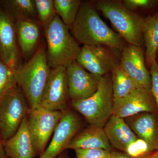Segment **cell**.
<instances>
[{
  "label": "cell",
  "mask_w": 158,
  "mask_h": 158,
  "mask_svg": "<svg viewBox=\"0 0 158 158\" xmlns=\"http://www.w3.org/2000/svg\"><path fill=\"white\" fill-rule=\"evenodd\" d=\"M70 29L76 40L84 45L106 46L121 51L125 47L122 37L108 27L95 6L89 3H82Z\"/></svg>",
  "instance_id": "6da1fadb"
},
{
  "label": "cell",
  "mask_w": 158,
  "mask_h": 158,
  "mask_svg": "<svg viewBox=\"0 0 158 158\" xmlns=\"http://www.w3.org/2000/svg\"><path fill=\"white\" fill-rule=\"evenodd\" d=\"M50 67L44 46L36 51L28 62L14 71L16 85L23 90L31 110L40 105Z\"/></svg>",
  "instance_id": "7a4b0ae2"
},
{
  "label": "cell",
  "mask_w": 158,
  "mask_h": 158,
  "mask_svg": "<svg viewBox=\"0 0 158 158\" xmlns=\"http://www.w3.org/2000/svg\"><path fill=\"white\" fill-rule=\"evenodd\" d=\"M69 29L58 15L45 28L47 58L51 68H66L76 60L81 47Z\"/></svg>",
  "instance_id": "3957f363"
},
{
  "label": "cell",
  "mask_w": 158,
  "mask_h": 158,
  "mask_svg": "<svg viewBox=\"0 0 158 158\" xmlns=\"http://www.w3.org/2000/svg\"><path fill=\"white\" fill-rule=\"evenodd\" d=\"M95 7L129 44L141 47L144 42L142 28L144 18L127 9L121 1L101 0L97 2Z\"/></svg>",
  "instance_id": "277c9868"
},
{
  "label": "cell",
  "mask_w": 158,
  "mask_h": 158,
  "mask_svg": "<svg viewBox=\"0 0 158 158\" xmlns=\"http://www.w3.org/2000/svg\"><path fill=\"white\" fill-rule=\"evenodd\" d=\"M113 102L111 76L109 73L100 77L94 94L86 99L72 102V106L90 125L103 128L112 115Z\"/></svg>",
  "instance_id": "5b68a950"
},
{
  "label": "cell",
  "mask_w": 158,
  "mask_h": 158,
  "mask_svg": "<svg viewBox=\"0 0 158 158\" xmlns=\"http://www.w3.org/2000/svg\"><path fill=\"white\" fill-rule=\"evenodd\" d=\"M30 110L23 90L16 85L0 104V138L2 141H6L14 135Z\"/></svg>",
  "instance_id": "8992f818"
},
{
  "label": "cell",
  "mask_w": 158,
  "mask_h": 158,
  "mask_svg": "<svg viewBox=\"0 0 158 158\" xmlns=\"http://www.w3.org/2000/svg\"><path fill=\"white\" fill-rule=\"evenodd\" d=\"M62 114V112L51 111L40 106L30 109L28 120L37 156H41L47 147L49 140L59 124Z\"/></svg>",
  "instance_id": "52a82bcc"
},
{
  "label": "cell",
  "mask_w": 158,
  "mask_h": 158,
  "mask_svg": "<svg viewBox=\"0 0 158 158\" xmlns=\"http://www.w3.org/2000/svg\"><path fill=\"white\" fill-rule=\"evenodd\" d=\"M69 98L66 67L51 69L40 106L51 111L63 112L67 110Z\"/></svg>",
  "instance_id": "ba28073f"
},
{
  "label": "cell",
  "mask_w": 158,
  "mask_h": 158,
  "mask_svg": "<svg viewBox=\"0 0 158 158\" xmlns=\"http://www.w3.org/2000/svg\"><path fill=\"white\" fill-rule=\"evenodd\" d=\"M81 122L79 116L70 110L62 112V116L53 133L48 146L39 158L59 156L80 131Z\"/></svg>",
  "instance_id": "9c48e42d"
},
{
  "label": "cell",
  "mask_w": 158,
  "mask_h": 158,
  "mask_svg": "<svg viewBox=\"0 0 158 158\" xmlns=\"http://www.w3.org/2000/svg\"><path fill=\"white\" fill-rule=\"evenodd\" d=\"M157 112L151 90L140 87L123 98L114 99L112 115L125 118L144 112Z\"/></svg>",
  "instance_id": "30bf717a"
},
{
  "label": "cell",
  "mask_w": 158,
  "mask_h": 158,
  "mask_svg": "<svg viewBox=\"0 0 158 158\" xmlns=\"http://www.w3.org/2000/svg\"><path fill=\"white\" fill-rule=\"evenodd\" d=\"M76 61L85 70L98 77L111 72L118 63L114 56L102 46L83 45Z\"/></svg>",
  "instance_id": "8fae6325"
},
{
  "label": "cell",
  "mask_w": 158,
  "mask_h": 158,
  "mask_svg": "<svg viewBox=\"0 0 158 158\" xmlns=\"http://www.w3.org/2000/svg\"><path fill=\"white\" fill-rule=\"evenodd\" d=\"M66 71L69 95L72 102L89 98L95 93L100 77L91 74L76 61L69 65Z\"/></svg>",
  "instance_id": "7c38bea8"
},
{
  "label": "cell",
  "mask_w": 158,
  "mask_h": 158,
  "mask_svg": "<svg viewBox=\"0 0 158 158\" xmlns=\"http://www.w3.org/2000/svg\"><path fill=\"white\" fill-rule=\"evenodd\" d=\"M0 59L13 71L21 65L15 23L1 6Z\"/></svg>",
  "instance_id": "4fadbf2b"
},
{
  "label": "cell",
  "mask_w": 158,
  "mask_h": 158,
  "mask_svg": "<svg viewBox=\"0 0 158 158\" xmlns=\"http://www.w3.org/2000/svg\"><path fill=\"white\" fill-rule=\"evenodd\" d=\"M120 64L123 70L140 87L151 90V77L145 64L141 47L128 44L121 51Z\"/></svg>",
  "instance_id": "5bb4252c"
},
{
  "label": "cell",
  "mask_w": 158,
  "mask_h": 158,
  "mask_svg": "<svg viewBox=\"0 0 158 158\" xmlns=\"http://www.w3.org/2000/svg\"><path fill=\"white\" fill-rule=\"evenodd\" d=\"M3 144L6 156L9 158H34L37 156L27 116L23 119L16 133L3 141Z\"/></svg>",
  "instance_id": "9a60e30c"
},
{
  "label": "cell",
  "mask_w": 158,
  "mask_h": 158,
  "mask_svg": "<svg viewBox=\"0 0 158 158\" xmlns=\"http://www.w3.org/2000/svg\"><path fill=\"white\" fill-rule=\"evenodd\" d=\"M124 119L138 138L146 141L153 151H158V112H144Z\"/></svg>",
  "instance_id": "2e32d148"
},
{
  "label": "cell",
  "mask_w": 158,
  "mask_h": 158,
  "mask_svg": "<svg viewBox=\"0 0 158 158\" xmlns=\"http://www.w3.org/2000/svg\"><path fill=\"white\" fill-rule=\"evenodd\" d=\"M20 52L30 59L36 52L40 38V28L35 20L21 19L15 23Z\"/></svg>",
  "instance_id": "e0dca14e"
},
{
  "label": "cell",
  "mask_w": 158,
  "mask_h": 158,
  "mask_svg": "<svg viewBox=\"0 0 158 158\" xmlns=\"http://www.w3.org/2000/svg\"><path fill=\"white\" fill-rule=\"evenodd\" d=\"M111 146L124 152L138 138L124 118L112 115L103 127Z\"/></svg>",
  "instance_id": "ac0fdd59"
},
{
  "label": "cell",
  "mask_w": 158,
  "mask_h": 158,
  "mask_svg": "<svg viewBox=\"0 0 158 158\" xmlns=\"http://www.w3.org/2000/svg\"><path fill=\"white\" fill-rule=\"evenodd\" d=\"M100 148L111 151L112 146L103 128L90 125L73 138L67 149Z\"/></svg>",
  "instance_id": "d6986e66"
},
{
  "label": "cell",
  "mask_w": 158,
  "mask_h": 158,
  "mask_svg": "<svg viewBox=\"0 0 158 158\" xmlns=\"http://www.w3.org/2000/svg\"><path fill=\"white\" fill-rule=\"evenodd\" d=\"M142 28L146 46L145 61L150 66L156 61L158 48V11L144 18Z\"/></svg>",
  "instance_id": "ffe728a7"
},
{
  "label": "cell",
  "mask_w": 158,
  "mask_h": 158,
  "mask_svg": "<svg viewBox=\"0 0 158 158\" xmlns=\"http://www.w3.org/2000/svg\"><path fill=\"white\" fill-rule=\"evenodd\" d=\"M0 3L13 21L37 17L35 0H4Z\"/></svg>",
  "instance_id": "44dd1931"
},
{
  "label": "cell",
  "mask_w": 158,
  "mask_h": 158,
  "mask_svg": "<svg viewBox=\"0 0 158 158\" xmlns=\"http://www.w3.org/2000/svg\"><path fill=\"white\" fill-rule=\"evenodd\" d=\"M111 81L114 99L123 98L140 87L118 63L111 71Z\"/></svg>",
  "instance_id": "7402d4cb"
},
{
  "label": "cell",
  "mask_w": 158,
  "mask_h": 158,
  "mask_svg": "<svg viewBox=\"0 0 158 158\" xmlns=\"http://www.w3.org/2000/svg\"><path fill=\"white\" fill-rule=\"evenodd\" d=\"M54 4L57 15L70 27L76 19L82 2L79 0H54Z\"/></svg>",
  "instance_id": "603a6c76"
},
{
  "label": "cell",
  "mask_w": 158,
  "mask_h": 158,
  "mask_svg": "<svg viewBox=\"0 0 158 158\" xmlns=\"http://www.w3.org/2000/svg\"><path fill=\"white\" fill-rule=\"evenodd\" d=\"M37 17L41 25L45 28L57 15L54 0H35Z\"/></svg>",
  "instance_id": "cb8c5ba5"
},
{
  "label": "cell",
  "mask_w": 158,
  "mask_h": 158,
  "mask_svg": "<svg viewBox=\"0 0 158 158\" xmlns=\"http://www.w3.org/2000/svg\"><path fill=\"white\" fill-rule=\"evenodd\" d=\"M16 85L14 71L0 59V104Z\"/></svg>",
  "instance_id": "d4e9b609"
},
{
  "label": "cell",
  "mask_w": 158,
  "mask_h": 158,
  "mask_svg": "<svg viewBox=\"0 0 158 158\" xmlns=\"http://www.w3.org/2000/svg\"><path fill=\"white\" fill-rule=\"evenodd\" d=\"M154 152L146 141L138 138L128 145L124 152L132 158H143Z\"/></svg>",
  "instance_id": "484cf974"
},
{
  "label": "cell",
  "mask_w": 158,
  "mask_h": 158,
  "mask_svg": "<svg viewBox=\"0 0 158 158\" xmlns=\"http://www.w3.org/2000/svg\"><path fill=\"white\" fill-rule=\"evenodd\" d=\"M123 6L130 11L152 9L157 5L156 0H124L121 1Z\"/></svg>",
  "instance_id": "4316f807"
},
{
  "label": "cell",
  "mask_w": 158,
  "mask_h": 158,
  "mask_svg": "<svg viewBox=\"0 0 158 158\" xmlns=\"http://www.w3.org/2000/svg\"><path fill=\"white\" fill-rule=\"evenodd\" d=\"M77 158H109L111 151L100 148L76 150Z\"/></svg>",
  "instance_id": "83f0119b"
},
{
  "label": "cell",
  "mask_w": 158,
  "mask_h": 158,
  "mask_svg": "<svg viewBox=\"0 0 158 158\" xmlns=\"http://www.w3.org/2000/svg\"><path fill=\"white\" fill-rule=\"evenodd\" d=\"M150 68L149 72L151 77V91L158 110V65L156 61L152 63Z\"/></svg>",
  "instance_id": "f1b7e54d"
},
{
  "label": "cell",
  "mask_w": 158,
  "mask_h": 158,
  "mask_svg": "<svg viewBox=\"0 0 158 158\" xmlns=\"http://www.w3.org/2000/svg\"><path fill=\"white\" fill-rule=\"evenodd\" d=\"M109 158H132L125 153L121 152H111Z\"/></svg>",
  "instance_id": "f546056e"
},
{
  "label": "cell",
  "mask_w": 158,
  "mask_h": 158,
  "mask_svg": "<svg viewBox=\"0 0 158 158\" xmlns=\"http://www.w3.org/2000/svg\"><path fill=\"white\" fill-rule=\"evenodd\" d=\"M6 156L3 141L0 138V158H4Z\"/></svg>",
  "instance_id": "4dcf8cb0"
},
{
  "label": "cell",
  "mask_w": 158,
  "mask_h": 158,
  "mask_svg": "<svg viewBox=\"0 0 158 158\" xmlns=\"http://www.w3.org/2000/svg\"><path fill=\"white\" fill-rule=\"evenodd\" d=\"M143 158H158V151H154Z\"/></svg>",
  "instance_id": "1f68e13d"
},
{
  "label": "cell",
  "mask_w": 158,
  "mask_h": 158,
  "mask_svg": "<svg viewBox=\"0 0 158 158\" xmlns=\"http://www.w3.org/2000/svg\"><path fill=\"white\" fill-rule=\"evenodd\" d=\"M156 61L158 65V48L157 50L156 54Z\"/></svg>",
  "instance_id": "d6a6232c"
},
{
  "label": "cell",
  "mask_w": 158,
  "mask_h": 158,
  "mask_svg": "<svg viewBox=\"0 0 158 158\" xmlns=\"http://www.w3.org/2000/svg\"><path fill=\"white\" fill-rule=\"evenodd\" d=\"M58 158H66V157L64 155H63V154L61 153V154L58 157Z\"/></svg>",
  "instance_id": "836d02e7"
},
{
  "label": "cell",
  "mask_w": 158,
  "mask_h": 158,
  "mask_svg": "<svg viewBox=\"0 0 158 158\" xmlns=\"http://www.w3.org/2000/svg\"><path fill=\"white\" fill-rule=\"evenodd\" d=\"M4 158H9V157H8V156H5V157Z\"/></svg>",
  "instance_id": "e575fe53"
}]
</instances>
